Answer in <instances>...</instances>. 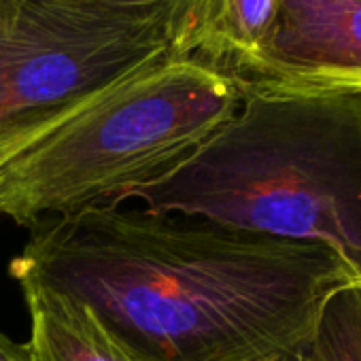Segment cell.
Listing matches in <instances>:
<instances>
[{
	"mask_svg": "<svg viewBox=\"0 0 361 361\" xmlns=\"http://www.w3.org/2000/svg\"><path fill=\"white\" fill-rule=\"evenodd\" d=\"M276 3L279 0H198L174 56L198 60L234 79L266 39Z\"/></svg>",
	"mask_w": 361,
	"mask_h": 361,
	"instance_id": "obj_7",
	"label": "cell"
},
{
	"mask_svg": "<svg viewBox=\"0 0 361 361\" xmlns=\"http://www.w3.org/2000/svg\"><path fill=\"white\" fill-rule=\"evenodd\" d=\"M30 312L32 361H140L81 302L35 283H22Z\"/></svg>",
	"mask_w": 361,
	"mask_h": 361,
	"instance_id": "obj_6",
	"label": "cell"
},
{
	"mask_svg": "<svg viewBox=\"0 0 361 361\" xmlns=\"http://www.w3.org/2000/svg\"><path fill=\"white\" fill-rule=\"evenodd\" d=\"M287 361H361V285L334 291L300 353Z\"/></svg>",
	"mask_w": 361,
	"mask_h": 361,
	"instance_id": "obj_8",
	"label": "cell"
},
{
	"mask_svg": "<svg viewBox=\"0 0 361 361\" xmlns=\"http://www.w3.org/2000/svg\"><path fill=\"white\" fill-rule=\"evenodd\" d=\"M11 276L85 304L140 361H287L357 283L325 247L94 209L30 228Z\"/></svg>",
	"mask_w": 361,
	"mask_h": 361,
	"instance_id": "obj_1",
	"label": "cell"
},
{
	"mask_svg": "<svg viewBox=\"0 0 361 361\" xmlns=\"http://www.w3.org/2000/svg\"><path fill=\"white\" fill-rule=\"evenodd\" d=\"M238 87L361 94V0H279Z\"/></svg>",
	"mask_w": 361,
	"mask_h": 361,
	"instance_id": "obj_5",
	"label": "cell"
},
{
	"mask_svg": "<svg viewBox=\"0 0 361 361\" xmlns=\"http://www.w3.org/2000/svg\"><path fill=\"white\" fill-rule=\"evenodd\" d=\"M79 3L126 11V13H147V16H166L176 24V43L174 49L183 37L196 7L198 0H79Z\"/></svg>",
	"mask_w": 361,
	"mask_h": 361,
	"instance_id": "obj_9",
	"label": "cell"
},
{
	"mask_svg": "<svg viewBox=\"0 0 361 361\" xmlns=\"http://www.w3.org/2000/svg\"><path fill=\"white\" fill-rule=\"evenodd\" d=\"M238 104V83L209 64L153 62L0 161V215L35 228L119 207L192 155Z\"/></svg>",
	"mask_w": 361,
	"mask_h": 361,
	"instance_id": "obj_3",
	"label": "cell"
},
{
	"mask_svg": "<svg viewBox=\"0 0 361 361\" xmlns=\"http://www.w3.org/2000/svg\"><path fill=\"white\" fill-rule=\"evenodd\" d=\"M128 200L325 247L361 285V94L240 87L236 113Z\"/></svg>",
	"mask_w": 361,
	"mask_h": 361,
	"instance_id": "obj_2",
	"label": "cell"
},
{
	"mask_svg": "<svg viewBox=\"0 0 361 361\" xmlns=\"http://www.w3.org/2000/svg\"><path fill=\"white\" fill-rule=\"evenodd\" d=\"M0 361H32V357L26 344H18L7 334L0 331Z\"/></svg>",
	"mask_w": 361,
	"mask_h": 361,
	"instance_id": "obj_10",
	"label": "cell"
},
{
	"mask_svg": "<svg viewBox=\"0 0 361 361\" xmlns=\"http://www.w3.org/2000/svg\"><path fill=\"white\" fill-rule=\"evenodd\" d=\"M176 24L79 0H0V161L136 71L174 56Z\"/></svg>",
	"mask_w": 361,
	"mask_h": 361,
	"instance_id": "obj_4",
	"label": "cell"
}]
</instances>
